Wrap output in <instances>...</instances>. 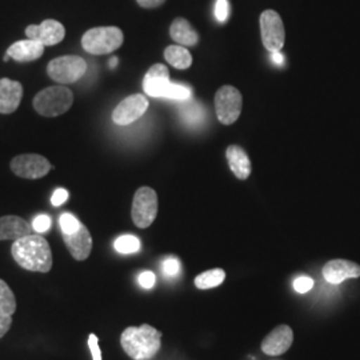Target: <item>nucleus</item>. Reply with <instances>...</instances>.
Listing matches in <instances>:
<instances>
[{
    "label": "nucleus",
    "mask_w": 360,
    "mask_h": 360,
    "mask_svg": "<svg viewBox=\"0 0 360 360\" xmlns=\"http://www.w3.org/2000/svg\"><path fill=\"white\" fill-rule=\"evenodd\" d=\"M215 111L218 116L219 122L224 126H230L235 123L243 105V98L240 91L232 86H223L215 94Z\"/></svg>",
    "instance_id": "obj_6"
},
{
    "label": "nucleus",
    "mask_w": 360,
    "mask_h": 360,
    "mask_svg": "<svg viewBox=\"0 0 360 360\" xmlns=\"http://www.w3.org/2000/svg\"><path fill=\"white\" fill-rule=\"evenodd\" d=\"M226 156L233 175L238 179L245 180L251 175L250 158L240 146H236V144L230 146L226 151Z\"/></svg>",
    "instance_id": "obj_20"
},
{
    "label": "nucleus",
    "mask_w": 360,
    "mask_h": 360,
    "mask_svg": "<svg viewBox=\"0 0 360 360\" xmlns=\"http://www.w3.org/2000/svg\"><path fill=\"white\" fill-rule=\"evenodd\" d=\"M314 287V281L309 276H300L294 282V288L299 294H306Z\"/></svg>",
    "instance_id": "obj_31"
},
{
    "label": "nucleus",
    "mask_w": 360,
    "mask_h": 360,
    "mask_svg": "<svg viewBox=\"0 0 360 360\" xmlns=\"http://www.w3.org/2000/svg\"><path fill=\"white\" fill-rule=\"evenodd\" d=\"M116 65H117V58H111L110 67H111V68H115Z\"/></svg>",
    "instance_id": "obj_37"
},
{
    "label": "nucleus",
    "mask_w": 360,
    "mask_h": 360,
    "mask_svg": "<svg viewBox=\"0 0 360 360\" xmlns=\"http://www.w3.org/2000/svg\"><path fill=\"white\" fill-rule=\"evenodd\" d=\"M32 230V226L20 217L7 215L0 218V240H18L30 235Z\"/></svg>",
    "instance_id": "obj_19"
},
{
    "label": "nucleus",
    "mask_w": 360,
    "mask_h": 360,
    "mask_svg": "<svg viewBox=\"0 0 360 360\" xmlns=\"http://www.w3.org/2000/svg\"><path fill=\"white\" fill-rule=\"evenodd\" d=\"M271 58H272V60H274L276 65H282L284 63V56L281 53V51L271 52Z\"/></svg>",
    "instance_id": "obj_36"
},
{
    "label": "nucleus",
    "mask_w": 360,
    "mask_h": 360,
    "mask_svg": "<svg viewBox=\"0 0 360 360\" xmlns=\"http://www.w3.org/2000/svg\"><path fill=\"white\" fill-rule=\"evenodd\" d=\"M230 15V3L229 0H217L215 3V18L220 23H226Z\"/></svg>",
    "instance_id": "obj_28"
},
{
    "label": "nucleus",
    "mask_w": 360,
    "mask_h": 360,
    "mask_svg": "<svg viewBox=\"0 0 360 360\" xmlns=\"http://www.w3.org/2000/svg\"><path fill=\"white\" fill-rule=\"evenodd\" d=\"M23 86L8 77L0 79V114H13L20 105Z\"/></svg>",
    "instance_id": "obj_15"
},
{
    "label": "nucleus",
    "mask_w": 360,
    "mask_h": 360,
    "mask_svg": "<svg viewBox=\"0 0 360 360\" xmlns=\"http://www.w3.org/2000/svg\"><path fill=\"white\" fill-rule=\"evenodd\" d=\"M163 272L166 276H176L180 272V263L175 257H168L163 262Z\"/></svg>",
    "instance_id": "obj_30"
},
{
    "label": "nucleus",
    "mask_w": 360,
    "mask_h": 360,
    "mask_svg": "<svg viewBox=\"0 0 360 360\" xmlns=\"http://www.w3.org/2000/svg\"><path fill=\"white\" fill-rule=\"evenodd\" d=\"M165 59L178 70H187L193 65L191 53L183 46H168L165 50Z\"/></svg>",
    "instance_id": "obj_22"
},
{
    "label": "nucleus",
    "mask_w": 360,
    "mask_h": 360,
    "mask_svg": "<svg viewBox=\"0 0 360 360\" xmlns=\"http://www.w3.org/2000/svg\"><path fill=\"white\" fill-rule=\"evenodd\" d=\"M67 199H68V191L65 188H58V190H55V193H52V206H62L67 202Z\"/></svg>",
    "instance_id": "obj_33"
},
{
    "label": "nucleus",
    "mask_w": 360,
    "mask_h": 360,
    "mask_svg": "<svg viewBox=\"0 0 360 360\" xmlns=\"http://www.w3.org/2000/svg\"><path fill=\"white\" fill-rule=\"evenodd\" d=\"M115 250L120 254H135L141 250V240L134 235H123L115 240Z\"/></svg>",
    "instance_id": "obj_24"
},
{
    "label": "nucleus",
    "mask_w": 360,
    "mask_h": 360,
    "mask_svg": "<svg viewBox=\"0 0 360 360\" xmlns=\"http://www.w3.org/2000/svg\"><path fill=\"white\" fill-rule=\"evenodd\" d=\"M87 72V62L77 55H65L52 59L47 65V74L59 84H71L80 80Z\"/></svg>",
    "instance_id": "obj_5"
},
{
    "label": "nucleus",
    "mask_w": 360,
    "mask_h": 360,
    "mask_svg": "<svg viewBox=\"0 0 360 360\" xmlns=\"http://www.w3.org/2000/svg\"><path fill=\"white\" fill-rule=\"evenodd\" d=\"M138 4L143 8H158L160 7L166 0H136Z\"/></svg>",
    "instance_id": "obj_35"
},
{
    "label": "nucleus",
    "mask_w": 360,
    "mask_h": 360,
    "mask_svg": "<svg viewBox=\"0 0 360 360\" xmlns=\"http://www.w3.org/2000/svg\"><path fill=\"white\" fill-rule=\"evenodd\" d=\"M89 347H90L92 359L102 360V351L99 347V339L95 334H90L89 336Z\"/></svg>",
    "instance_id": "obj_32"
},
{
    "label": "nucleus",
    "mask_w": 360,
    "mask_h": 360,
    "mask_svg": "<svg viewBox=\"0 0 360 360\" xmlns=\"http://www.w3.org/2000/svg\"><path fill=\"white\" fill-rule=\"evenodd\" d=\"M226 279V272L221 269L206 271L195 278V285L199 290H210L219 287Z\"/></svg>",
    "instance_id": "obj_23"
},
{
    "label": "nucleus",
    "mask_w": 360,
    "mask_h": 360,
    "mask_svg": "<svg viewBox=\"0 0 360 360\" xmlns=\"http://www.w3.org/2000/svg\"><path fill=\"white\" fill-rule=\"evenodd\" d=\"M169 35L179 46L193 47L199 43V34L184 18H176L169 27Z\"/></svg>",
    "instance_id": "obj_21"
},
{
    "label": "nucleus",
    "mask_w": 360,
    "mask_h": 360,
    "mask_svg": "<svg viewBox=\"0 0 360 360\" xmlns=\"http://www.w3.org/2000/svg\"><path fill=\"white\" fill-rule=\"evenodd\" d=\"M162 98L174 101H188L191 98V90L186 84L169 83Z\"/></svg>",
    "instance_id": "obj_25"
},
{
    "label": "nucleus",
    "mask_w": 360,
    "mask_h": 360,
    "mask_svg": "<svg viewBox=\"0 0 360 360\" xmlns=\"http://www.w3.org/2000/svg\"><path fill=\"white\" fill-rule=\"evenodd\" d=\"M10 167L13 174L23 179H40L51 171V163L41 155L22 154L15 156Z\"/></svg>",
    "instance_id": "obj_9"
},
{
    "label": "nucleus",
    "mask_w": 360,
    "mask_h": 360,
    "mask_svg": "<svg viewBox=\"0 0 360 360\" xmlns=\"http://www.w3.org/2000/svg\"><path fill=\"white\" fill-rule=\"evenodd\" d=\"M74 103V94L70 89L60 86H52L39 91L34 98V108L39 115L55 117L63 115Z\"/></svg>",
    "instance_id": "obj_3"
},
{
    "label": "nucleus",
    "mask_w": 360,
    "mask_h": 360,
    "mask_svg": "<svg viewBox=\"0 0 360 360\" xmlns=\"http://www.w3.org/2000/svg\"><path fill=\"white\" fill-rule=\"evenodd\" d=\"M139 284L142 285L143 288H153L155 284V275L154 272L151 271H144L139 275Z\"/></svg>",
    "instance_id": "obj_34"
},
{
    "label": "nucleus",
    "mask_w": 360,
    "mask_h": 360,
    "mask_svg": "<svg viewBox=\"0 0 360 360\" xmlns=\"http://www.w3.org/2000/svg\"><path fill=\"white\" fill-rule=\"evenodd\" d=\"M11 254L13 260L25 270L46 274L52 269L51 247L39 233H30L15 240Z\"/></svg>",
    "instance_id": "obj_1"
},
{
    "label": "nucleus",
    "mask_w": 360,
    "mask_h": 360,
    "mask_svg": "<svg viewBox=\"0 0 360 360\" xmlns=\"http://www.w3.org/2000/svg\"><path fill=\"white\" fill-rule=\"evenodd\" d=\"M203 108L202 105L198 103H193L190 107H187L181 115L184 116L186 122L188 123H200L203 120Z\"/></svg>",
    "instance_id": "obj_27"
},
{
    "label": "nucleus",
    "mask_w": 360,
    "mask_h": 360,
    "mask_svg": "<svg viewBox=\"0 0 360 360\" xmlns=\"http://www.w3.org/2000/svg\"><path fill=\"white\" fill-rule=\"evenodd\" d=\"M123 40L124 35L117 27H95L83 35L82 46L91 55H107L117 50Z\"/></svg>",
    "instance_id": "obj_4"
},
{
    "label": "nucleus",
    "mask_w": 360,
    "mask_h": 360,
    "mask_svg": "<svg viewBox=\"0 0 360 360\" xmlns=\"http://www.w3.org/2000/svg\"><path fill=\"white\" fill-rule=\"evenodd\" d=\"M294 342V333L290 326L281 324L275 327L270 334L264 338L262 342V351L266 355L270 356H278L287 352L292 346Z\"/></svg>",
    "instance_id": "obj_12"
},
{
    "label": "nucleus",
    "mask_w": 360,
    "mask_h": 360,
    "mask_svg": "<svg viewBox=\"0 0 360 360\" xmlns=\"http://www.w3.org/2000/svg\"><path fill=\"white\" fill-rule=\"evenodd\" d=\"M59 223H60V229H62V233H74L77 232L82 223L77 220L72 214L70 212H65L63 214L60 219H59Z\"/></svg>",
    "instance_id": "obj_26"
},
{
    "label": "nucleus",
    "mask_w": 360,
    "mask_h": 360,
    "mask_svg": "<svg viewBox=\"0 0 360 360\" xmlns=\"http://www.w3.org/2000/svg\"><path fill=\"white\" fill-rule=\"evenodd\" d=\"M169 71L165 65H154L146 74L143 79V90L153 96V98H162L165 91L169 84Z\"/></svg>",
    "instance_id": "obj_16"
},
{
    "label": "nucleus",
    "mask_w": 360,
    "mask_h": 360,
    "mask_svg": "<svg viewBox=\"0 0 360 360\" xmlns=\"http://www.w3.org/2000/svg\"><path fill=\"white\" fill-rule=\"evenodd\" d=\"M16 311V299L13 290L0 279V339L8 333L13 324V315Z\"/></svg>",
    "instance_id": "obj_18"
},
{
    "label": "nucleus",
    "mask_w": 360,
    "mask_h": 360,
    "mask_svg": "<svg viewBox=\"0 0 360 360\" xmlns=\"http://www.w3.org/2000/svg\"><path fill=\"white\" fill-rule=\"evenodd\" d=\"M324 279L331 284H340L347 279H356L360 276V266L343 259H335L326 263L323 267Z\"/></svg>",
    "instance_id": "obj_13"
},
{
    "label": "nucleus",
    "mask_w": 360,
    "mask_h": 360,
    "mask_svg": "<svg viewBox=\"0 0 360 360\" xmlns=\"http://www.w3.org/2000/svg\"><path fill=\"white\" fill-rule=\"evenodd\" d=\"M124 352L134 360H151L162 347V333L150 324L127 327L120 336Z\"/></svg>",
    "instance_id": "obj_2"
},
{
    "label": "nucleus",
    "mask_w": 360,
    "mask_h": 360,
    "mask_svg": "<svg viewBox=\"0 0 360 360\" xmlns=\"http://www.w3.org/2000/svg\"><path fill=\"white\" fill-rule=\"evenodd\" d=\"M260 34L263 46L267 51H281L285 41V30L281 15L274 10H266L262 13Z\"/></svg>",
    "instance_id": "obj_8"
},
{
    "label": "nucleus",
    "mask_w": 360,
    "mask_h": 360,
    "mask_svg": "<svg viewBox=\"0 0 360 360\" xmlns=\"http://www.w3.org/2000/svg\"><path fill=\"white\" fill-rule=\"evenodd\" d=\"M27 38L41 43L43 46H55L65 37V28L53 19H46L40 25H31L26 28Z\"/></svg>",
    "instance_id": "obj_11"
},
{
    "label": "nucleus",
    "mask_w": 360,
    "mask_h": 360,
    "mask_svg": "<svg viewBox=\"0 0 360 360\" xmlns=\"http://www.w3.org/2000/svg\"><path fill=\"white\" fill-rule=\"evenodd\" d=\"M158 215V195L151 187H141L134 196L131 217L136 227L148 229Z\"/></svg>",
    "instance_id": "obj_7"
},
{
    "label": "nucleus",
    "mask_w": 360,
    "mask_h": 360,
    "mask_svg": "<svg viewBox=\"0 0 360 360\" xmlns=\"http://www.w3.org/2000/svg\"><path fill=\"white\" fill-rule=\"evenodd\" d=\"M62 235H63L65 247L68 248L71 257L75 260L82 262L90 257L92 251V238L89 229L84 224H82L80 229L74 233H62Z\"/></svg>",
    "instance_id": "obj_14"
},
{
    "label": "nucleus",
    "mask_w": 360,
    "mask_h": 360,
    "mask_svg": "<svg viewBox=\"0 0 360 360\" xmlns=\"http://www.w3.org/2000/svg\"><path fill=\"white\" fill-rule=\"evenodd\" d=\"M51 218L49 215H38L32 221V229L38 233H44L51 229Z\"/></svg>",
    "instance_id": "obj_29"
},
{
    "label": "nucleus",
    "mask_w": 360,
    "mask_h": 360,
    "mask_svg": "<svg viewBox=\"0 0 360 360\" xmlns=\"http://www.w3.org/2000/svg\"><path fill=\"white\" fill-rule=\"evenodd\" d=\"M44 47L41 43L35 41L32 39H26V40H19L15 41L8 47L6 53L10 55L13 60L19 63H28V62H35L41 55L44 53Z\"/></svg>",
    "instance_id": "obj_17"
},
{
    "label": "nucleus",
    "mask_w": 360,
    "mask_h": 360,
    "mask_svg": "<svg viewBox=\"0 0 360 360\" xmlns=\"http://www.w3.org/2000/svg\"><path fill=\"white\" fill-rule=\"evenodd\" d=\"M148 105L150 103L144 95H131L116 105L112 112V120L117 126H129L144 115V112L148 110Z\"/></svg>",
    "instance_id": "obj_10"
}]
</instances>
